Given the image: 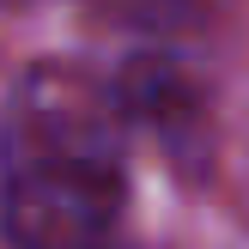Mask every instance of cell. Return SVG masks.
<instances>
[{
    "label": "cell",
    "mask_w": 249,
    "mask_h": 249,
    "mask_svg": "<svg viewBox=\"0 0 249 249\" xmlns=\"http://www.w3.org/2000/svg\"><path fill=\"white\" fill-rule=\"evenodd\" d=\"M128 140L116 79L79 61H36L6 97L0 231L12 249H104L128 201Z\"/></svg>",
    "instance_id": "6da1fadb"
}]
</instances>
